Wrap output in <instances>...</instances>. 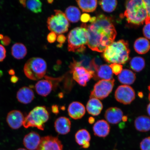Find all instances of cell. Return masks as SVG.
<instances>
[{"label":"cell","instance_id":"d4e9b609","mask_svg":"<svg viewBox=\"0 0 150 150\" xmlns=\"http://www.w3.org/2000/svg\"><path fill=\"white\" fill-rule=\"evenodd\" d=\"M96 72V74L94 76L95 78H98L102 80H107L112 79L113 73L110 66L106 64L102 65L100 66Z\"/></svg>","mask_w":150,"mask_h":150},{"label":"cell","instance_id":"9a60e30c","mask_svg":"<svg viewBox=\"0 0 150 150\" xmlns=\"http://www.w3.org/2000/svg\"><path fill=\"white\" fill-rule=\"evenodd\" d=\"M69 116L74 120L81 119L85 114L86 109L84 105L78 102H74L69 105L68 108Z\"/></svg>","mask_w":150,"mask_h":150},{"label":"cell","instance_id":"277c9868","mask_svg":"<svg viewBox=\"0 0 150 150\" xmlns=\"http://www.w3.org/2000/svg\"><path fill=\"white\" fill-rule=\"evenodd\" d=\"M124 16L129 23L138 25L143 24L147 17L144 1L131 0L127 1Z\"/></svg>","mask_w":150,"mask_h":150},{"label":"cell","instance_id":"ffe728a7","mask_svg":"<svg viewBox=\"0 0 150 150\" xmlns=\"http://www.w3.org/2000/svg\"><path fill=\"white\" fill-rule=\"evenodd\" d=\"M91 139L89 133L86 129H81L75 134V139L77 143L84 149H87L89 147Z\"/></svg>","mask_w":150,"mask_h":150},{"label":"cell","instance_id":"2e32d148","mask_svg":"<svg viewBox=\"0 0 150 150\" xmlns=\"http://www.w3.org/2000/svg\"><path fill=\"white\" fill-rule=\"evenodd\" d=\"M123 117V112L120 109L116 107L108 108L105 114L106 120L112 124H117L119 123Z\"/></svg>","mask_w":150,"mask_h":150},{"label":"cell","instance_id":"e575fe53","mask_svg":"<svg viewBox=\"0 0 150 150\" xmlns=\"http://www.w3.org/2000/svg\"><path fill=\"white\" fill-rule=\"evenodd\" d=\"M110 67L111 69L112 73L116 75H119L122 71L123 67L121 64L113 63L110 65Z\"/></svg>","mask_w":150,"mask_h":150},{"label":"cell","instance_id":"52a82bcc","mask_svg":"<svg viewBox=\"0 0 150 150\" xmlns=\"http://www.w3.org/2000/svg\"><path fill=\"white\" fill-rule=\"evenodd\" d=\"M55 13L47 19V25L48 29L56 34L60 35L67 32L70 23L65 15L59 10H54Z\"/></svg>","mask_w":150,"mask_h":150},{"label":"cell","instance_id":"44dd1931","mask_svg":"<svg viewBox=\"0 0 150 150\" xmlns=\"http://www.w3.org/2000/svg\"><path fill=\"white\" fill-rule=\"evenodd\" d=\"M103 108V105L99 99L90 98L86 105V109L88 113L94 116H96L100 113Z\"/></svg>","mask_w":150,"mask_h":150},{"label":"cell","instance_id":"f35d334b","mask_svg":"<svg viewBox=\"0 0 150 150\" xmlns=\"http://www.w3.org/2000/svg\"><path fill=\"white\" fill-rule=\"evenodd\" d=\"M6 56V50L4 47L0 45V62L3 61Z\"/></svg>","mask_w":150,"mask_h":150},{"label":"cell","instance_id":"8d00e7d4","mask_svg":"<svg viewBox=\"0 0 150 150\" xmlns=\"http://www.w3.org/2000/svg\"><path fill=\"white\" fill-rule=\"evenodd\" d=\"M57 35L56 34L53 32H51L48 34L47 37V40L49 42L53 43L55 42L57 39Z\"/></svg>","mask_w":150,"mask_h":150},{"label":"cell","instance_id":"4dcf8cb0","mask_svg":"<svg viewBox=\"0 0 150 150\" xmlns=\"http://www.w3.org/2000/svg\"><path fill=\"white\" fill-rule=\"evenodd\" d=\"M145 61L143 58L140 57L133 58L130 62L131 68L137 72L143 70L145 66Z\"/></svg>","mask_w":150,"mask_h":150},{"label":"cell","instance_id":"d6986e66","mask_svg":"<svg viewBox=\"0 0 150 150\" xmlns=\"http://www.w3.org/2000/svg\"><path fill=\"white\" fill-rule=\"evenodd\" d=\"M110 127L108 122L104 120H100L95 124L93 127L94 134L100 137H105L109 134Z\"/></svg>","mask_w":150,"mask_h":150},{"label":"cell","instance_id":"7bdbcfd3","mask_svg":"<svg viewBox=\"0 0 150 150\" xmlns=\"http://www.w3.org/2000/svg\"><path fill=\"white\" fill-rule=\"evenodd\" d=\"M52 110L54 114H57L59 113V107L57 105H54L52 107Z\"/></svg>","mask_w":150,"mask_h":150},{"label":"cell","instance_id":"74e56055","mask_svg":"<svg viewBox=\"0 0 150 150\" xmlns=\"http://www.w3.org/2000/svg\"><path fill=\"white\" fill-rule=\"evenodd\" d=\"M143 32L144 36L146 38L150 39V23L146 24L144 26Z\"/></svg>","mask_w":150,"mask_h":150},{"label":"cell","instance_id":"e0dca14e","mask_svg":"<svg viewBox=\"0 0 150 150\" xmlns=\"http://www.w3.org/2000/svg\"><path fill=\"white\" fill-rule=\"evenodd\" d=\"M71 125V122L69 118L60 117L56 119L54 123V127L58 134L64 135L70 132Z\"/></svg>","mask_w":150,"mask_h":150},{"label":"cell","instance_id":"cb8c5ba5","mask_svg":"<svg viewBox=\"0 0 150 150\" xmlns=\"http://www.w3.org/2000/svg\"><path fill=\"white\" fill-rule=\"evenodd\" d=\"M134 48L138 53L140 54H146L150 49L149 42L148 39L144 38H139L135 42Z\"/></svg>","mask_w":150,"mask_h":150},{"label":"cell","instance_id":"ac0fdd59","mask_svg":"<svg viewBox=\"0 0 150 150\" xmlns=\"http://www.w3.org/2000/svg\"><path fill=\"white\" fill-rule=\"evenodd\" d=\"M16 97L19 102L23 104H28L32 102L34 98V93L30 88L24 87L18 90Z\"/></svg>","mask_w":150,"mask_h":150},{"label":"cell","instance_id":"5bb4252c","mask_svg":"<svg viewBox=\"0 0 150 150\" xmlns=\"http://www.w3.org/2000/svg\"><path fill=\"white\" fill-rule=\"evenodd\" d=\"M41 139L40 136L38 133L31 132L24 137L23 145L28 150H35L38 148Z\"/></svg>","mask_w":150,"mask_h":150},{"label":"cell","instance_id":"83f0119b","mask_svg":"<svg viewBox=\"0 0 150 150\" xmlns=\"http://www.w3.org/2000/svg\"><path fill=\"white\" fill-rule=\"evenodd\" d=\"M11 52L14 57L18 59H23L27 53L26 47L20 43H16L12 46Z\"/></svg>","mask_w":150,"mask_h":150},{"label":"cell","instance_id":"b9f144b4","mask_svg":"<svg viewBox=\"0 0 150 150\" xmlns=\"http://www.w3.org/2000/svg\"><path fill=\"white\" fill-rule=\"evenodd\" d=\"M1 43L5 45H8L10 43L11 40L7 36L3 37V38L1 39Z\"/></svg>","mask_w":150,"mask_h":150},{"label":"cell","instance_id":"9c48e42d","mask_svg":"<svg viewBox=\"0 0 150 150\" xmlns=\"http://www.w3.org/2000/svg\"><path fill=\"white\" fill-rule=\"evenodd\" d=\"M135 93L133 88L126 85L119 86L115 93L116 100L125 105L131 104L135 98Z\"/></svg>","mask_w":150,"mask_h":150},{"label":"cell","instance_id":"3957f363","mask_svg":"<svg viewBox=\"0 0 150 150\" xmlns=\"http://www.w3.org/2000/svg\"><path fill=\"white\" fill-rule=\"evenodd\" d=\"M87 25L82 23L80 27L71 30L68 35V50L69 52L82 53L87 45L88 33Z\"/></svg>","mask_w":150,"mask_h":150},{"label":"cell","instance_id":"c3c4849f","mask_svg":"<svg viewBox=\"0 0 150 150\" xmlns=\"http://www.w3.org/2000/svg\"><path fill=\"white\" fill-rule=\"evenodd\" d=\"M148 89H149V99L150 101V85L148 87Z\"/></svg>","mask_w":150,"mask_h":150},{"label":"cell","instance_id":"7c38bea8","mask_svg":"<svg viewBox=\"0 0 150 150\" xmlns=\"http://www.w3.org/2000/svg\"><path fill=\"white\" fill-rule=\"evenodd\" d=\"M45 79L39 81L35 86L37 93L43 97L49 95L53 88L52 78L47 76H45Z\"/></svg>","mask_w":150,"mask_h":150},{"label":"cell","instance_id":"7402d4cb","mask_svg":"<svg viewBox=\"0 0 150 150\" xmlns=\"http://www.w3.org/2000/svg\"><path fill=\"white\" fill-rule=\"evenodd\" d=\"M134 126L137 130L145 132L150 130V118L146 116L137 117L134 121Z\"/></svg>","mask_w":150,"mask_h":150},{"label":"cell","instance_id":"484cf974","mask_svg":"<svg viewBox=\"0 0 150 150\" xmlns=\"http://www.w3.org/2000/svg\"><path fill=\"white\" fill-rule=\"evenodd\" d=\"M20 3L24 7H26L35 13H39L42 12V3L39 0L20 1Z\"/></svg>","mask_w":150,"mask_h":150},{"label":"cell","instance_id":"f5cc1de1","mask_svg":"<svg viewBox=\"0 0 150 150\" xmlns=\"http://www.w3.org/2000/svg\"><path fill=\"white\" fill-rule=\"evenodd\" d=\"M16 150H27L26 149H22V148H20V149H17Z\"/></svg>","mask_w":150,"mask_h":150},{"label":"cell","instance_id":"816d5d0a","mask_svg":"<svg viewBox=\"0 0 150 150\" xmlns=\"http://www.w3.org/2000/svg\"><path fill=\"white\" fill-rule=\"evenodd\" d=\"M48 3L49 4H52L53 3V1H52V0H50V1H47Z\"/></svg>","mask_w":150,"mask_h":150},{"label":"cell","instance_id":"681fc988","mask_svg":"<svg viewBox=\"0 0 150 150\" xmlns=\"http://www.w3.org/2000/svg\"><path fill=\"white\" fill-rule=\"evenodd\" d=\"M138 96L140 98H142V97H143V95L142 93H139L138 94Z\"/></svg>","mask_w":150,"mask_h":150},{"label":"cell","instance_id":"d590c367","mask_svg":"<svg viewBox=\"0 0 150 150\" xmlns=\"http://www.w3.org/2000/svg\"><path fill=\"white\" fill-rule=\"evenodd\" d=\"M144 1L147 12V17L145 21V23L147 24L150 23V0H145Z\"/></svg>","mask_w":150,"mask_h":150},{"label":"cell","instance_id":"f546056e","mask_svg":"<svg viewBox=\"0 0 150 150\" xmlns=\"http://www.w3.org/2000/svg\"><path fill=\"white\" fill-rule=\"evenodd\" d=\"M92 60L91 56L80 53L79 59L78 61L76 60V67H83L88 70L94 71L92 65Z\"/></svg>","mask_w":150,"mask_h":150},{"label":"cell","instance_id":"7a4b0ae2","mask_svg":"<svg viewBox=\"0 0 150 150\" xmlns=\"http://www.w3.org/2000/svg\"><path fill=\"white\" fill-rule=\"evenodd\" d=\"M130 52L128 42L121 40L112 43L104 50L103 56L108 63L124 64L128 60Z\"/></svg>","mask_w":150,"mask_h":150},{"label":"cell","instance_id":"6da1fadb","mask_svg":"<svg viewBox=\"0 0 150 150\" xmlns=\"http://www.w3.org/2000/svg\"><path fill=\"white\" fill-rule=\"evenodd\" d=\"M87 45L93 51L104 52L113 42L117 33L111 20L104 15L96 17L95 21L87 25Z\"/></svg>","mask_w":150,"mask_h":150},{"label":"cell","instance_id":"ee69618b","mask_svg":"<svg viewBox=\"0 0 150 150\" xmlns=\"http://www.w3.org/2000/svg\"><path fill=\"white\" fill-rule=\"evenodd\" d=\"M18 78L16 76H13L11 79V81L13 82V83H16V82L18 81Z\"/></svg>","mask_w":150,"mask_h":150},{"label":"cell","instance_id":"f1b7e54d","mask_svg":"<svg viewBox=\"0 0 150 150\" xmlns=\"http://www.w3.org/2000/svg\"><path fill=\"white\" fill-rule=\"evenodd\" d=\"M76 1L83 12H92L97 8V1L96 0H79Z\"/></svg>","mask_w":150,"mask_h":150},{"label":"cell","instance_id":"8fae6325","mask_svg":"<svg viewBox=\"0 0 150 150\" xmlns=\"http://www.w3.org/2000/svg\"><path fill=\"white\" fill-rule=\"evenodd\" d=\"M61 141L56 137L47 136L41 138L37 150H63Z\"/></svg>","mask_w":150,"mask_h":150},{"label":"cell","instance_id":"f6af8a7d","mask_svg":"<svg viewBox=\"0 0 150 150\" xmlns=\"http://www.w3.org/2000/svg\"><path fill=\"white\" fill-rule=\"evenodd\" d=\"M95 121V119L94 118L92 117H90L89 118L88 122L89 123L91 124H92Z\"/></svg>","mask_w":150,"mask_h":150},{"label":"cell","instance_id":"7dc6e473","mask_svg":"<svg viewBox=\"0 0 150 150\" xmlns=\"http://www.w3.org/2000/svg\"><path fill=\"white\" fill-rule=\"evenodd\" d=\"M127 116H123L122 118V120L124 122H126L127 121Z\"/></svg>","mask_w":150,"mask_h":150},{"label":"cell","instance_id":"60d3db41","mask_svg":"<svg viewBox=\"0 0 150 150\" xmlns=\"http://www.w3.org/2000/svg\"><path fill=\"white\" fill-rule=\"evenodd\" d=\"M66 39V37L63 34L59 35L57 38V42H59L60 44L62 45L65 42Z\"/></svg>","mask_w":150,"mask_h":150},{"label":"cell","instance_id":"4fadbf2b","mask_svg":"<svg viewBox=\"0 0 150 150\" xmlns=\"http://www.w3.org/2000/svg\"><path fill=\"white\" fill-rule=\"evenodd\" d=\"M24 119V116L21 112L13 110L7 114L6 121L11 128L17 129L23 125Z\"/></svg>","mask_w":150,"mask_h":150},{"label":"cell","instance_id":"ba28073f","mask_svg":"<svg viewBox=\"0 0 150 150\" xmlns=\"http://www.w3.org/2000/svg\"><path fill=\"white\" fill-rule=\"evenodd\" d=\"M115 80H99L94 86L90 94V98L103 99L107 97L111 93L114 85Z\"/></svg>","mask_w":150,"mask_h":150},{"label":"cell","instance_id":"db71d44e","mask_svg":"<svg viewBox=\"0 0 150 150\" xmlns=\"http://www.w3.org/2000/svg\"><path fill=\"white\" fill-rule=\"evenodd\" d=\"M3 36L2 35H0V39H2L3 38Z\"/></svg>","mask_w":150,"mask_h":150},{"label":"cell","instance_id":"5b68a950","mask_svg":"<svg viewBox=\"0 0 150 150\" xmlns=\"http://www.w3.org/2000/svg\"><path fill=\"white\" fill-rule=\"evenodd\" d=\"M49 117V113L45 107H36L24 117L23 126L25 128L36 127L39 130H44L45 123L48 121Z\"/></svg>","mask_w":150,"mask_h":150},{"label":"cell","instance_id":"30bf717a","mask_svg":"<svg viewBox=\"0 0 150 150\" xmlns=\"http://www.w3.org/2000/svg\"><path fill=\"white\" fill-rule=\"evenodd\" d=\"M70 72L72 74L73 79L83 87L87 86L88 82L95 74L94 71L88 70L81 67H75L71 70Z\"/></svg>","mask_w":150,"mask_h":150},{"label":"cell","instance_id":"8992f818","mask_svg":"<svg viewBox=\"0 0 150 150\" xmlns=\"http://www.w3.org/2000/svg\"><path fill=\"white\" fill-rule=\"evenodd\" d=\"M47 65L45 61L40 57H33L24 65V72L26 76L33 80H40L45 76Z\"/></svg>","mask_w":150,"mask_h":150},{"label":"cell","instance_id":"1f68e13d","mask_svg":"<svg viewBox=\"0 0 150 150\" xmlns=\"http://www.w3.org/2000/svg\"><path fill=\"white\" fill-rule=\"evenodd\" d=\"M99 4L105 12L110 13L115 10L117 6V1L115 0H103L99 1Z\"/></svg>","mask_w":150,"mask_h":150},{"label":"cell","instance_id":"ab89813d","mask_svg":"<svg viewBox=\"0 0 150 150\" xmlns=\"http://www.w3.org/2000/svg\"><path fill=\"white\" fill-rule=\"evenodd\" d=\"M91 18V16L88 14L84 13L82 14L80 16V20L81 21L84 23H87L89 21Z\"/></svg>","mask_w":150,"mask_h":150},{"label":"cell","instance_id":"4316f807","mask_svg":"<svg viewBox=\"0 0 150 150\" xmlns=\"http://www.w3.org/2000/svg\"><path fill=\"white\" fill-rule=\"evenodd\" d=\"M65 14L69 21L76 23L80 20L81 13L77 7L70 6L66 9Z\"/></svg>","mask_w":150,"mask_h":150},{"label":"cell","instance_id":"603a6c76","mask_svg":"<svg viewBox=\"0 0 150 150\" xmlns=\"http://www.w3.org/2000/svg\"><path fill=\"white\" fill-rule=\"evenodd\" d=\"M118 80L120 83L125 85H130L134 83L136 79V75L128 69H124L118 75Z\"/></svg>","mask_w":150,"mask_h":150},{"label":"cell","instance_id":"d6a6232c","mask_svg":"<svg viewBox=\"0 0 150 150\" xmlns=\"http://www.w3.org/2000/svg\"><path fill=\"white\" fill-rule=\"evenodd\" d=\"M102 60L98 56H97L94 58L92 60V65L93 70L95 72V71L96 72L99 67L102 65Z\"/></svg>","mask_w":150,"mask_h":150},{"label":"cell","instance_id":"f907efd6","mask_svg":"<svg viewBox=\"0 0 150 150\" xmlns=\"http://www.w3.org/2000/svg\"><path fill=\"white\" fill-rule=\"evenodd\" d=\"M9 74H14V72L13 70H11L9 71Z\"/></svg>","mask_w":150,"mask_h":150},{"label":"cell","instance_id":"bcb514c9","mask_svg":"<svg viewBox=\"0 0 150 150\" xmlns=\"http://www.w3.org/2000/svg\"><path fill=\"white\" fill-rule=\"evenodd\" d=\"M147 111L148 114H149L150 117V103L148 105L147 107Z\"/></svg>","mask_w":150,"mask_h":150},{"label":"cell","instance_id":"836d02e7","mask_svg":"<svg viewBox=\"0 0 150 150\" xmlns=\"http://www.w3.org/2000/svg\"><path fill=\"white\" fill-rule=\"evenodd\" d=\"M141 150H150V137L144 138L140 144Z\"/></svg>","mask_w":150,"mask_h":150}]
</instances>
